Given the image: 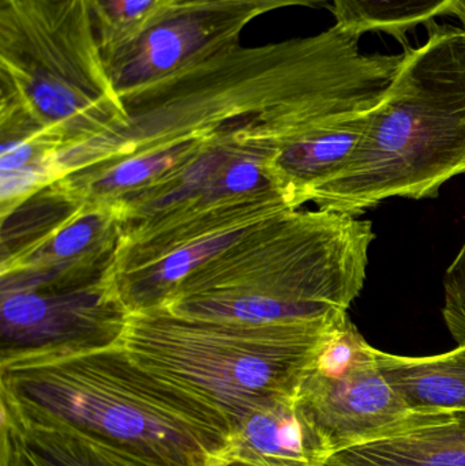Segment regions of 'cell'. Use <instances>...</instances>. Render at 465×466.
I'll return each instance as SVG.
<instances>
[{
	"instance_id": "10",
	"label": "cell",
	"mask_w": 465,
	"mask_h": 466,
	"mask_svg": "<svg viewBox=\"0 0 465 466\" xmlns=\"http://www.w3.org/2000/svg\"><path fill=\"white\" fill-rule=\"evenodd\" d=\"M330 10L341 29L358 35L385 33L404 46L409 30L437 16L456 15L463 21L465 0H330Z\"/></svg>"
},
{
	"instance_id": "1",
	"label": "cell",
	"mask_w": 465,
	"mask_h": 466,
	"mask_svg": "<svg viewBox=\"0 0 465 466\" xmlns=\"http://www.w3.org/2000/svg\"><path fill=\"white\" fill-rule=\"evenodd\" d=\"M2 410L73 432L127 466H215L234 431L223 413L127 355L14 361Z\"/></svg>"
},
{
	"instance_id": "13",
	"label": "cell",
	"mask_w": 465,
	"mask_h": 466,
	"mask_svg": "<svg viewBox=\"0 0 465 466\" xmlns=\"http://www.w3.org/2000/svg\"><path fill=\"white\" fill-rule=\"evenodd\" d=\"M232 240H234V235L229 233V235L216 236V238L202 241L201 244H197V246L180 249L164 262L163 268L158 271V279H179L183 274L188 273L194 268V265L204 260L207 255L215 254L216 251L223 248Z\"/></svg>"
},
{
	"instance_id": "12",
	"label": "cell",
	"mask_w": 465,
	"mask_h": 466,
	"mask_svg": "<svg viewBox=\"0 0 465 466\" xmlns=\"http://www.w3.org/2000/svg\"><path fill=\"white\" fill-rule=\"evenodd\" d=\"M442 318L458 345H465V241L444 277Z\"/></svg>"
},
{
	"instance_id": "4",
	"label": "cell",
	"mask_w": 465,
	"mask_h": 466,
	"mask_svg": "<svg viewBox=\"0 0 465 466\" xmlns=\"http://www.w3.org/2000/svg\"><path fill=\"white\" fill-rule=\"evenodd\" d=\"M297 404L333 454L395 431L415 412L388 382L376 348L351 320L319 356Z\"/></svg>"
},
{
	"instance_id": "15",
	"label": "cell",
	"mask_w": 465,
	"mask_h": 466,
	"mask_svg": "<svg viewBox=\"0 0 465 466\" xmlns=\"http://www.w3.org/2000/svg\"><path fill=\"white\" fill-rule=\"evenodd\" d=\"M167 160L168 157L161 156V157L136 158V160L127 161L114 172L111 182L119 186L136 185L160 169V167L166 166Z\"/></svg>"
},
{
	"instance_id": "19",
	"label": "cell",
	"mask_w": 465,
	"mask_h": 466,
	"mask_svg": "<svg viewBox=\"0 0 465 466\" xmlns=\"http://www.w3.org/2000/svg\"><path fill=\"white\" fill-rule=\"evenodd\" d=\"M261 179L258 167L251 163H242L234 167L227 175V187L234 191L250 190Z\"/></svg>"
},
{
	"instance_id": "23",
	"label": "cell",
	"mask_w": 465,
	"mask_h": 466,
	"mask_svg": "<svg viewBox=\"0 0 465 466\" xmlns=\"http://www.w3.org/2000/svg\"><path fill=\"white\" fill-rule=\"evenodd\" d=\"M463 22H464V25H465V16H464Z\"/></svg>"
},
{
	"instance_id": "21",
	"label": "cell",
	"mask_w": 465,
	"mask_h": 466,
	"mask_svg": "<svg viewBox=\"0 0 465 466\" xmlns=\"http://www.w3.org/2000/svg\"><path fill=\"white\" fill-rule=\"evenodd\" d=\"M183 2V0H174V3Z\"/></svg>"
},
{
	"instance_id": "3",
	"label": "cell",
	"mask_w": 465,
	"mask_h": 466,
	"mask_svg": "<svg viewBox=\"0 0 465 466\" xmlns=\"http://www.w3.org/2000/svg\"><path fill=\"white\" fill-rule=\"evenodd\" d=\"M0 74L49 123L104 122L125 112L87 0H0Z\"/></svg>"
},
{
	"instance_id": "11",
	"label": "cell",
	"mask_w": 465,
	"mask_h": 466,
	"mask_svg": "<svg viewBox=\"0 0 465 466\" xmlns=\"http://www.w3.org/2000/svg\"><path fill=\"white\" fill-rule=\"evenodd\" d=\"M172 5L174 0H87L101 51L136 37Z\"/></svg>"
},
{
	"instance_id": "7",
	"label": "cell",
	"mask_w": 465,
	"mask_h": 466,
	"mask_svg": "<svg viewBox=\"0 0 465 466\" xmlns=\"http://www.w3.org/2000/svg\"><path fill=\"white\" fill-rule=\"evenodd\" d=\"M332 456L295 401L254 413L235 427L216 466H327Z\"/></svg>"
},
{
	"instance_id": "14",
	"label": "cell",
	"mask_w": 465,
	"mask_h": 466,
	"mask_svg": "<svg viewBox=\"0 0 465 466\" xmlns=\"http://www.w3.org/2000/svg\"><path fill=\"white\" fill-rule=\"evenodd\" d=\"M5 318L10 322L19 326L33 325L43 319L46 314V306L43 299L35 296L19 295L14 296L5 301Z\"/></svg>"
},
{
	"instance_id": "16",
	"label": "cell",
	"mask_w": 465,
	"mask_h": 466,
	"mask_svg": "<svg viewBox=\"0 0 465 466\" xmlns=\"http://www.w3.org/2000/svg\"><path fill=\"white\" fill-rule=\"evenodd\" d=\"M44 177L41 167L25 166L15 171L2 172V198H14L32 188Z\"/></svg>"
},
{
	"instance_id": "9",
	"label": "cell",
	"mask_w": 465,
	"mask_h": 466,
	"mask_svg": "<svg viewBox=\"0 0 465 466\" xmlns=\"http://www.w3.org/2000/svg\"><path fill=\"white\" fill-rule=\"evenodd\" d=\"M376 358L388 382L411 410L465 412V345L420 358L376 350Z\"/></svg>"
},
{
	"instance_id": "6",
	"label": "cell",
	"mask_w": 465,
	"mask_h": 466,
	"mask_svg": "<svg viewBox=\"0 0 465 466\" xmlns=\"http://www.w3.org/2000/svg\"><path fill=\"white\" fill-rule=\"evenodd\" d=\"M327 466H465V412L415 410L395 431L336 451Z\"/></svg>"
},
{
	"instance_id": "22",
	"label": "cell",
	"mask_w": 465,
	"mask_h": 466,
	"mask_svg": "<svg viewBox=\"0 0 465 466\" xmlns=\"http://www.w3.org/2000/svg\"><path fill=\"white\" fill-rule=\"evenodd\" d=\"M228 466H242V465H235V464H234V465H228Z\"/></svg>"
},
{
	"instance_id": "2",
	"label": "cell",
	"mask_w": 465,
	"mask_h": 466,
	"mask_svg": "<svg viewBox=\"0 0 465 466\" xmlns=\"http://www.w3.org/2000/svg\"><path fill=\"white\" fill-rule=\"evenodd\" d=\"M428 40L404 59L349 163L311 196L346 215L395 197L436 198L465 175V27L431 21Z\"/></svg>"
},
{
	"instance_id": "18",
	"label": "cell",
	"mask_w": 465,
	"mask_h": 466,
	"mask_svg": "<svg viewBox=\"0 0 465 466\" xmlns=\"http://www.w3.org/2000/svg\"><path fill=\"white\" fill-rule=\"evenodd\" d=\"M33 155V147L27 142H10L2 147L0 168L2 172L15 171L26 166Z\"/></svg>"
},
{
	"instance_id": "20",
	"label": "cell",
	"mask_w": 465,
	"mask_h": 466,
	"mask_svg": "<svg viewBox=\"0 0 465 466\" xmlns=\"http://www.w3.org/2000/svg\"><path fill=\"white\" fill-rule=\"evenodd\" d=\"M234 2L254 3L261 5L265 10H278V8L291 7V5H302L310 8H330V0H234Z\"/></svg>"
},
{
	"instance_id": "17",
	"label": "cell",
	"mask_w": 465,
	"mask_h": 466,
	"mask_svg": "<svg viewBox=\"0 0 465 466\" xmlns=\"http://www.w3.org/2000/svg\"><path fill=\"white\" fill-rule=\"evenodd\" d=\"M93 228L90 224L81 223L74 224L68 227L66 231L59 233L54 241V249L60 257H68L81 251L87 241L92 238Z\"/></svg>"
},
{
	"instance_id": "5",
	"label": "cell",
	"mask_w": 465,
	"mask_h": 466,
	"mask_svg": "<svg viewBox=\"0 0 465 466\" xmlns=\"http://www.w3.org/2000/svg\"><path fill=\"white\" fill-rule=\"evenodd\" d=\"M265 13L234 0L174 3L136 37L101 51L112 84L123 100L239 44L245 27Z\"/></svg>"
},
{
	"instance_id": "8",
	"label": "cell",
	"mask_w": 465,
	"mask_h": 466,
	"mask_svg": "<svg viewBox=\"0 0 465 466\" xmlns=\"http://www.w3.org/2000/svg\"><path fill=\"white\" fill-rule=\"evenodd\" d=\"M373 109L325 123L281 145L278 182L294 205L311 201L314 191L349 163L368 131Z\"/></svg>"
}]
</instances>
